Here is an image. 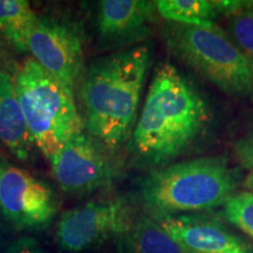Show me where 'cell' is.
I'll use <instances>...</instances> for the list:
<instances>
[{"label": "cell", "mask_w": 253, "mask_h": 253, "mask_svg": "<svg viewBox=\"0 0 253 253\" xmlns=\"http://www.w3.org/2000/svg\"><path fill=\"white\" fill-rule=\"evenodd\" d=\"M230 18L233 42L249 60L253 69V8L231 15Z\"/></svg>", "instance_id": "obj_17"}, {"label": "cell", "mask_w": 253, "mask_h": 253, "mask_svg": "<svg viewBox=\"0 0 253 253\" xmlns=\"http://www.w3.org/2000/svg\"><path fill=\"white\" fill-rule=\"evenodd\" d=\"M156 8L147 0H103L99 2L96 31L106 49H126L149 37Z\"/></svg>", "instance_id": "obj_10"}, {"label": "cell", "mask_w": 253, "mask_h": 253, "mask_svg": "<svg viewBox=\"0 0 253 253\" xmlns=\"http://www.w3.org/2000/svg\"><path fill=\"white\" fill-rule=\"evenodd\" d=\"M150 63L149 47L136 45L93 60L82 77L84 128L110 151L132 135Z\"/></svg>", "instance_id": "obj_2"}, {"label": "cell", "mask_w": 253, "mask_h": 253, "mask_svg": "<svg viewBox=\"0 0 253 253\" xmlns=\"http://www.w3.org/2000/svg\"><path fill=\"white\" fill-rule=\"evenodd\" d=\"M243 185H244L246 191L253 194V171H250L249 175L245 177Z\"/></svg>", "instance_id": "obj_21"}, {"label": "cell", "mask_w": 253, "mask_h": 253, "mask_svg": "<svg viewBox=\"0 0 253 253\" xmlns=\"http://www.w3.org/2000/svg\"><path fill=\"white\" fill-rule=\"evenodd\" d=\"M210 121V107L201 91L172 63H161L132 131V154L143 166L164 167L188 151Z\"/></svg>", "instance_id": "obj_1"}, {"label": "cell", "mask_w": 253, "mask_h": 253, "mask_svg": "<svg viewBox=\"0 0 253 253\" xmlns=\"http://www.w3.org/2000/svg\"><path fill=\"white\" fill-rule=\"evenodd\" d=\"M157 219L184 253H253L249 242L204 214H178Z\"/></svg>", "instance_id": "obj_11"}, {"label": "cell", "mask_w": 253, "mask_h": 253, "mask_svg": "<svg viewBox=\"0 0 253 253\" xmlns=\"http://www.w3.org/2000/svg\"><path fill=\"white\" fill-rule=\"evenodd\" d=\"M120 253H184L157 218H137L131 230L120 238Z\"/></svg>", "instance_id": "obj_13"}, {"label": "cell", "mask_w": 253, "mask_h": 253, "mask_svg": "<svg viewBox=\"0 0 253 253\" xmlns=\"http://www.w3.org/2000/svg\"><path fill=\"white\" fill-rule=\"evenodd\" d=\"M28 52L73 91L84 67L82 41L74 28L56 19L39 17L28 40Z\"/></svg>", "instance_id": "obj_9"}, {"label": "cell", "mask_w": 253, "mask_h": 253, "mask_svg": "<svg viewBox=\"0 0 253 253\" xmlns=\"http://www.w3.org/2000/svg\"><path fill=\"white\" fill-rule=\"evenodd\" d=\"M0 143L24 162L32 157L36 147L21 112L14 79L4 72H0Z\"/></svg>", "instance_id": "obj_12"}, {"label": "cell", "mask_w": 253, "mask_h": 253, "mask_svg": "<svg viewBox=\"0 0 253 253\" xmlns=\"http://www.w3.org/2000/svg\"><path fill=\"white\" fill-rule=\"evenodd\" d=\"M224 216L253 239V194H235L224 204Z\"/></svg>", "instance_id": "obj_16"}, {"label": "cell", "mask_w": 253, "mask_h": 253, "mask_svg": "<svg viewBox=\"0 0 253 253\" xmlns=\"http://www.w3.org/2000/svg\"><path fill=\"white\" fill-rule=\"evenodd\" d=\"M19 68L13 54L8 48V43L0 36V72H4L14 79Z\"/></svg>", "instance_id": "obj_20"}, {"label": "cell", "mask_w": 253, "mask_h": 253, "mask_svg": "<svg viewBox=\"0 0 253 253\" xmlns=\"http://www.w3.org/2000/svg\"><path fill=\"white\" fill-rule=\"evenodd\" d=\"M58 210V196L48 183L0 158V214L7 223L19 231H40Z\"/></svg>", "instance_id": "obj_8"}, {"label": "cell", "mask_w": 253, "mask_h": 253, "mask_svg": "<svg viewBox=\"0 0 253 253\" xmlns=\"http://www.w3.org/2000/svg\"><path fill=\"white\" fill-rule=\"evenodd\" d=\"M1 253H49L34 237L23 236L14 239Z\"/></svg>", "instance_id": "obj_18"}, {"label": "cell", "mask_w": 253, "mask_h": 253, "mask_svg": "<svg viewBox=\"0 0 253 253\" xmlns=\"http://www.w3.org/2000/svg\"><path fill=\"white\" fill-rule=\"evenodd\" d=\"M38 15L26 0H0V36L17 53L28 52Z\"/></svg>", "instance_id": "obj_14"}, {"label": "cell", "mask_w": 253, "mask_h": 253, "mask_svg": "<svg viewBox=\"0 0 253 253\" xmlns=\"http://www.w3.org/2000/svg\"><path fill=\"white\" fill-rule=\"evenodd\" d=\"M5 236H6V227L4 225V223L1 221V219H0V246H1L2 242H4Z\"/></svg>", "instance_id": "obj_22"}, {"label": "cell", "mask_w": 253, "mask_h": 253, "mask_svg": "<svg viewBox=\"0 0 253 253\" xmlns=\"http://www.w3.org/2000/svg\"><path fill=\"white\" fill-rule=\"evenodd\" d=\"M137 218L125 198L90 201L65 211L56 225V243L63 252L80 253L120 239L131 230Z\"/></svg>", "instance_id": "obj_6"}, {"label": "cell", "mask_w": 253, "mask_h": 253, "mask_svg": "<svg viewBox=\"0 0 253 253\" xmlns=\"http://www.w3.org/2000/svg\"><path fill=\"white\" fill-rule=\"evenodd\" d=\"M169 42L185 65L224 93L245 95L253 89L251 63L213 23L173 24L169 31Z\"/></svg>", "instance_id": "obj_5"}, {"label": "cell", "mask_w": 253, "mask_h": 253, "mask_svg": "<svg viewBox=\"0 0 253 253\" xmlns=\"http://www.w3.org/2000/svg\"><path fill=\"white\" fill-rule=\"evenodd\" d=\"M113 151L89 134H78L49 158L56 183L66 194L84 196L112 185L120 175Z\"/></svg>", "instance_id": "obj_7"}, {"label": "cell", "mask_w": 253, "mask_h": 253, "mask_svg": "<svg viewBox=\"0 0 253 253\" xmlns=\"http://www.w3.org/2000/svg\"><path fill=\"white\" fill-rule=\"evenodd\" d=\"M236 188V173L225 158L201 157L155 169L142 179L140 195L150 216L161 218L221 207Z\"/></svg>", "instance_id": "obj_3"}, {"label": "cell", "mask_w": 253, "mask_h": 253, "mask_svg": "<svg viewBox=\"0 0 253 253\" xmlns=\"http://www.w3.org/2000/svg\"><path fill=\"white\" fill-rule=\"evenodd\" d=\"M233 150L242 167L249 171H253V132L237 141Z\"/></svg>", "instance_id": "obj_19"}, {"label": "cell", "mask_w": 253, "mask_h": 253, "mask_svg": "<svg viewBox=\"0 0 253 253\" xmlns=\"http://www.w3.org/2000/svg\"><path fill=\"white\" fill-rule=\"evenodd\" d=\"M14 86L34 145L49 161L53 154L84 128L74 93L33 58L19 65Z\"/></svg>", "instance_id": "obj_4"}, {"label": "cell", "mask_w": 253, "mask_h": 253, "mask_svg": "<svg viewBox=\"0 0 253 253\" xmlns=\"http://www.w3.org/2000/svg\"><path fill=\"white\" fill-rule=\"evenodd\" d=\"M156 12L172 24L208 25L217 17L212 1L207 0H157Z\"/></svg>", "instance_id": "obj_15"}]
</instances>
